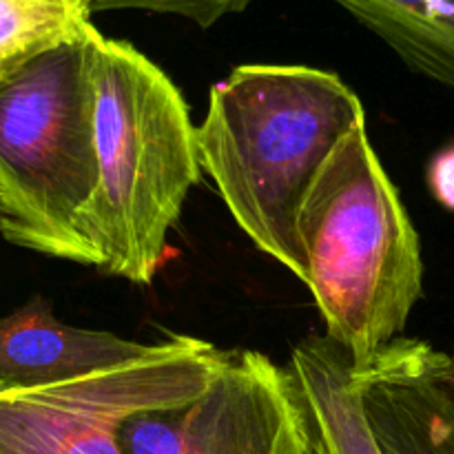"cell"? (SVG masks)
<instances>
[{
  "instance_id": "7a4b0ae2",
  "label": "cell",
  "mask_w": 454,
  "mask_h": 454,
  "mask_svg": "<svg viewBox=\"0 0 454 454\" xmlns=\"http://www.w3.org/2000/svg\"><path fill=\"white\" fill-rule=\"evenodd\" d=\"M91 51L98 193L89 233L98 270L146 286L202 176L198 127L180 89L133 44L96 31Z\"/></svg>"
},
{
  "instance_id": "52a82bcc",
  "label": "cell",
  "mask_w": 454,
  "mask_h": 454,
  "mask_svg": "<svg viewBox=\"0 0 454 454\" xmlns=\"http://www.w3.org/2000/svg\"><path fill=\"white\" fill-rule=\"evenodd\" d=\"M364 411L384 454H454L448 353L399 337L353 366Z\"/></svg>"
},
{
  "instance_id": "30bf717a",
  "label": "cell",
  "mask_w": 454,
  "mask_h": 454,
  "mask_svg": "<svg viewBox=\"0 0 454 454\" xmlns=\"http://www.w3.org/2000/svg\"><path fill=\"white\" fill-rule=\"evenodd\" d=\"M408 69L454 89V0H335Z\"/></svg>"
},
{
  "instance_id": "4fadbf2b",
  "label": "cell",
  "mask_w": 454,
  "mask_h": 454,
  "mask_svg": "<svg viewBox=\"0 0 454 454\" xmlns=\"http://www.w3.org/2000/svg\"><path fill=\"white\" fill-rule=\"evenodd\" d=\"M428 186L433 198L454 213V142L434 153L428 164Z\"/></svg>"
},
{
  "instance_id": "7c38bea8",
  "label": "cell",
  "mask_w": 454,
  "mask_h": 454,
  "mask_svg": "<svg viewBox=\"0 0 454 454\" xmlns=\"http://www.w3.org/2000/svg\"><path fill=\"white\" fill-rule=\"evenodd\" d=\"M253 0H87L91 13L137 9V12L168 13L195 22L202 29L217 25L222 18L242 13Z\"/></svg>"
},
{
  "instance_id": "3957f363",
  "label": "cell",
  "mask_w": 454,
  "mask_h": 454,
  "mask_svg": "<svg viewBox=\"0 0 454 454\" xmlns=\"http://www.w3.org/2000/svg\"><path fill=\"white\" fill-rule=\"evenodd\" d=\"M306 286L326 337L355 366L403 337L424 295L415 224L368 137L353 129L322 164L300 211Z\"/></svg>"
},
{
  "instance_id": "ba28073f",
  "label": "cell",
  "mask_w": 454,
  "mask_h": 454,
  "mask_svg": "<svg viewBox=\"0 0 454 454\" xmlns=\"http://www.w3.org/2000/svg\"><path fill=\"white\" fill-rule=\"evenodd\" d=\"M151 344L124 340L115 333L75 328L53 315L47 297L34 295L0 317V386H51L98 368L131 362Z\"/></svg>"
},
{
  "instance_id": "5b68a950",
  "label": "cell",
  "mask_w": 454,
  "mask_h": 454,
  "mask_svg": "<svg viewBox=\"0 0 454 454\" xmlns=\"http://www.w3.org/2000/svg\"><path fill=\"white\" fill-rule=\"evenodd\" d=\"M226 357L211 341L176 335L60 384L0 386V454H122L129 417L200 397Z\"/></svg>"
},
{
  "instance_id": "8fae6325",
  "label": "cell",
  "mask_w": 454,
  "mask_h": 454,
  "mask_svg": "<svg viewBox=\"0 0 454 454\" xmlns=\"http://www.w3.org/2000/svg\"><path fill=\"white\" fill-rule=\"evenodd\" d=\"M87 0H0V82L44 53L87 38Z\"/></svg>"
},
{
  "instance_id": "277c9868",
  "label": "cell",
  "mask_w": 454,
  "mask_h": 454,
  "mask_svg": "<svg viewBox=\"0 0 454 454\" xmlns=\"http://www.w3.org/2000/svg\"><path fill=\"white\" fill-rule=\"evenodd\" d=\"M96 31L0 82V235L93 269L100 266L89 233L98 193Z\"/></svg>"
},
{
  "instance_id": "8992f818",
  "label": "cell",
  "mask_w": 454,
  "mask_h": 454,
  "mask_svg": "<svg viewBox=\"0 0 454 454\" xmlns=\"http://www.w3.org/2000/svg\"><path fill=\"white\" fill-rule=\"evenodd\" d=\"M122 454H309L313 428L288 368L229 350L200 397L129 417Z\"/></svg>"
},
{
  "instance_id": "5bb4252c",
  "label": "cell",
  "mask_w": 454,
  "mask_h": 454,
  "mask_svg": "<svg viewBox=\"0 0 454 454\" xmlns=\"http://www.w3.org/2000/svg\"><path fill=\"white\" fill-rule=\"evenodd\" d=\"M448 377H450V384L454 388V346L450 353H448Z\"/></svg>"
},
{
  "instance_id": "9a60e30c",
  "label": "cell",
  "mask_w": 454,
  "mask_h": 454,
  "mask_svg": "<svg viewBox=\"0 0 454 454\" xmlns=\"http://www.w3.org/2000/svg\"><path fill=\"white\" fill-rule=\"evenodd\" d=\"M309 454H324V450L322 448L317 446V442H315V437H313V448H310V452Z\"/></svg>"
},
{
  "instance_id": "6da1fadb",
  "label": "cell",
  "mask_w": 454,
  "mask_h": 454,
  "mask_svg": "<svg viewBox=\"0 0 454 454\" xmlns=\"http://www.w3.org/2000/svg\"><path fill=\"white\" fill-rule=\"evenodd\" d=\"M366 124L357 93L306 65H239L208 93L200 167L257 251L306 282L301 204L344 136Z\"/></svg>"
},
{
  "instance_id": "9c48e42d",
  "label": "cell",
  "mask_w": 454,
  "mask_h": 454,
  "mask_svg": "<svg viewBox=\"0 0 454 454\" xmlns=\"http://www.w3.org/2000/svg\"><path fill=\"white\" fill-rule=\"evenodd\" d=\"M353 357L324 337H309L291 353V371L324 454H384L364 411Z\"/></svg>"
}]
</instances>
